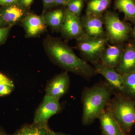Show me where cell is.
Here are the masks:
<instances>
[{
	"label": "cell",
	"instance_id": "obj_1",
	"mask_svg": "<svg viewBox=\"0 0 135 135\" xmlns=\"http://www.w3.org/2000/svg\"><path fill=\"white\" fill-rule=\"evenodd\" d=\"M43 45L51 60L66 71L87 78L97 74L94 67L76 56L66 41L48 35L44 40Z\"/></svg>",
	"mask_w": 135,
	"mask_h": 135
},
{
	"label": "cell",
	"instance_id": "obj_2",
	"mask_svg": "<svg viewBox=\"0 0 135 135\" xmlns=\"http://www.w3.org/2000/svg\"><path fill=\"white\" fill-rule=\"evenodd\" d=\"M112 94V88L105 84H98L87 89L82 97V122L89 125L98 119L106 108Z\"/></svg>",
	"mask_w": 135,
	"mask_h": 135
},
{
	"label": "cell",
	"instance_id": "obj_3",
	"mask_svg": "<svg viewBox=\"0 0 135 135\" xmlns=\"http://www.w3.org/2000/svg\"><path fill=\"white\" fill-rule=\"evenodd\" d=\"M107 107L124 132H129L135 124V100L118 95Z\"/></svg>",
	"mask_w": 135,
	"mask_h": 135
},
{
	"label": "cell",
	"instance_id": "obj_4",
	"mask_svg": "<svg viewBox=\"0 0 135 135\" xmlns=\"http://www.w3.org/2000/svg\"><path fill=\"white\" fill-rule=\"evenodd\" d=\"M103 17L108 42L114 44L129 40L133 28L131 24L121 20L117 13L111 11H106Z\"/></svg>",
	"mask_w": 135,
	"mask_h": 135
},
{
	"label": "cell",
	"instance_id": "obj_5",
	"mask_svg": "<svg viewBox=\"0 0 135 135\" xmlns=\"http://www.w3.org/2000/svg\"><path fill=\"white\" fill-rule=\"evenodd\" d=\"M109 42L106 38L89 36L86 33L76 40V48L86 61L94 64L100 62L103 51Z\"/></svg>",
	"mask_w": 135,
	"mask_h": 135
},
{
	"label": "cell",
	"instance_id": "obj_6",
	"mask_svg": "<svg viewBox=\"0 0 135 135\" xmlns=\"http://www.w3.org/2000/svg\"><path fill=\"white\" fill-rule=\"evenodd\" d=\"M60 32L66 40H73L80 38L85 34L80 18L66 8L65 16Z\"/></svg>",
	"mask_w": 135,
	"mask_h": 135
},
{
	"label": "cell",
	"instance_id": "obj_7",
	"mask_svg": "<svg viewBox=\"0 0 135 135\" xmlns=\"http://www.w3.org/2000/svg\"><path fill=\"white\" fill-rule=\"evenodd\" d=\"M59 100V98L46 95L36 110L33 123H47L49 119L61 109Z\"/></svg>",
	"mask_w": 135,
	"mask_h": 135
},
{
	"label": "cell",
	"instance_id": "obj_8",
	"mask_svg": "<svg viewBox=\"0 0 135 135\" xmlns=\"http://www.w3.org/2000/svg\"><path fill=\"white\" fill-rule=\"evenodd\" d=\"M27 9L18 2L0 7V15L7 26L12 27L22 23L29 13Z\"/></svg>",
	"mask_w": 135,
	"mask_h": 135
},
{
	"label": "cell",
	"instance_id": "obj_9",
	"mask_svg": "<svg viewBox=\"0 0 135 135\" xmlns=\"http://www.w3.org/2000/svg\"><path fill=\"white\" fill-rule=\"evenodd\" d=\"M93 65L97 74L103 75L112 88L123 93L124 83L122 75L118 72L116 68L104 65L101 62Z\"/></svg>",
	"mask_w": 135,
	"mask_h": 135
},
{
	"label": "cell",
	"instance_id": "obj_10",
	"mask_svg": "<svg viewBox=\"0 0 135 135\" xmlns=\"http://www.w3.org/2000/svg\"><path fill=\"white\" fill-rule=\"evenodd\" d=\"M26 38H33L40 36L47 31L46 23L42 15L38 16L29 13L22 23Z\"/></svg>",
	"mask_w": 135,
	"mask_h": 135
},
{
	"label": "cell",
	"instance_id": "obj_11",
	"mask_svg": "<svg viewBox=\"0 0 135 135\" xmlns=\"http://www.w3.org/2000/svg\"><path fill=\"white\" fill-rule=\"evenodd\" d=\"M80 19L87 35L93 37L107 39L105 31L103 28V16L86 14L81 17Z\"/></svg>",
	"mask_w": 135,
	"mask_h": 135
},
{
	"label": "cell",
	"instance_id": "obj_12",
	"mask_svg": "<svg viewBox=\"0 0 135 135\" xmlns=\"http://www.w3.org/2000/svg\"><path fill=\"white\" fill-rule=\"evenodd\" d=\"M116 70L122 75L135 71V41L133 39L125 43L120 64Z\"/></svg>",
	"mask_w": 135,
	"mask_h": 135
},
{
	"label": "cell",
	"instance_id": "obj_13",
	"mask_svg": "<svg viewBox=\"0 0 135 135\" xmlns=\"http://www.w3.org/2000/svg\"><path fill=\"white\" fill-rule=\"evenodd\" d=\"M125 43L108 44L101 55L100 62L102 64L116 69L120 64Z\"/></svg>",
	"mask_w": 135,
	"mask_h": 135
},
{
	"label": "cell",
	"instance_id": "obj_14",
	"mask_svg": "<svg viewBox=\"0 0 135 135\" xmlns=\"http://www.w3.org/2000/svg\"><path fill=\"white\" fill-rule=\"evenodd\" d=\"M70 83L67 71L61 73L49 83L46 88V95L60 99L67 92Z\"/></svg>",
	"mask_w": 135,
	"mask_h": 135
},
{
	"label": "cell",
	"instance_id": "obj_15",
	"mask_svg": "<svg viewBox=\"0 0 135 135\" xmlns=\"http://www.w3.org/2000/svg\"><path fill=\"white\" fill-rule=\"evenodd\" d=\"M103 135H126L106 106L99 118Z\"/></svg>",
	"mask_w": 135,
	"mask_h": 135
},
{
	"label": "cell",
	"instance_id": "obj_16",
	"mask_svg": "<svg viewBox=\"0 0 135 135\" xmlns=\"http://www.w3.org/2000/svg\"><path fill=\"white\" fill-rule=\"evenodd\" d=\"M66 8L62 7L44 12L42 15L46 25L55 31L60 32L65 16Z\"/></svg>",
	"mask_w": 135,
	"mask_h": 135
},
{
	"label": "cell",
	"instance_id": "obj_17",
	"mask_svg": "<svg viewBox=\"0 0 135 135\" xmlns=\"http://www.w3.org/2000/svg\"><path fill=\"white\" fill-rule=\"evenodd\" d=\"M48 123H33L26 125L11 135H55Z\"/></svg>",
	"mask_w": 135,
	"mask_h": 135
},
{
	"label": "cell",
	"instance_id": "obj_18",
	"mask_svg": "<svg viewBox=\"0 0 135 135\" xmlns=\"http://www.w3.org/2000/svg\"><path fill=\"white\" fill-rule=\"evenodd\" d=\"M114 8L123 13V21L135 25V0H114Z\"/></svg>",
	"mask_w": 135,
	"mask_h": 135
},
{
	"label": "cell",
	"instance_id": "obj_19",
	"mask_svg": "<svg viewBox=\"0 0 135 135\" xmlns=\"http://www.w3.org/2000/svg\"><path fill=\"white\" fill-rule=\"evenodd\" d=\"M113 0H89L86 14L102 17Z\"/></svg>",
	"mask_w": 135,
	"mask_h": 135
},
{
	"label": "cell",
	"instance_id": "obj_20",
	"mask_svg": "<svg viewBox=\"0 0 135 135\" xmlns=\"http://www.w3.org/2000/svg\"><path fill=\"white\" fill-rule=\"evenodd\" d=\"M122 77L124 83L123 94L129 98H135V71L123 75Z\"/></svg>",
	"mask_w": 135,
	"mask_h": 135
},
{
	"label": "cell",
	"instance_id": "obj_21",
	"mask_svg": "<svg viewBox=\"0 0 135 135\" xmlns=\"http://www.w3.org/2000/svg\"><path fill=\"white\" fill-rule=\"evenodd\" d=\"M85 1V0H69L66 5V8L72 14L80 18Z\"/></svg>",
	"mask_w": 135,
	"mask_h": 135
},
{
	"label": "cell",
	"instance_id": "obj_22",
	"mask_svg": "<svg viewBox=\"0 0 135 135\" xmlns=\"http://www.w3.org/2000/svg\"><path fill=\"white\" fill-rule=\"evenodd\" d=\"M15 85L2 84H0V97L9 95L13 91Z\"/></svg>",
	"mask_w": 135,
	"mask_h": 135
},
{
	"label": "cell",
	"instance_id": "obj_23",
	"mask_svg": "<svg viewBox=\"0 0 135 135\" xmlns=\"http://www.w3.org/2000/svg\"><path fill=\"white\" fill-rule=\"evenodd\" d=\"M12 26H8L0 27V44L5 42L7 38L11 29Z\"/></svg>",
	"mask_w": 135,
	"mask_h": 135
},
{
	"label": "cell",
	"instance_id": "obj_24",
	"mask_svg": "<svg viewBox=\"0 0 135 135\" xmlns=\"http://www.w3.org/2000/svg\"><path fill=\"white\" fill-rule=\"evenodd\" d=\"M43 3L44 12L55 7L56 6L55 0H42Z\"/></svg>",
	"mask_w": 135,
	"mask_h": 135
},
{
	"label": "cell",
	"instance_id": "obj_25",
	"mask_svg": "<svg viewBox=\"0 0 135 135\" xmlns=\"http://www.w3.org/2000/svg\"><path fill=\"white\" fill-rule=\"evenodd\" d=\"M8 84L11 85H14L12 80H11L6 75L0 72V84Z\"/></svg>",
	"mask_w": 135,
	"mask_h": 135
},
{
	"label": "cell",
	"instance_id": "obj_26",
	"mask_svg": "<svg viewBox=\"0 0 135 135\" xmlns=\"http://www.w3.org/2000/svg\"><path fill=\"white\" fill-rule=\"evenodd\" d=\"M20 0H0V7L19 2Z\"/></svg>",
	"mask_w": 135,
	"mask_h": 135
},
{
	"label": "cell",
	"instance_id": "obj_27",
	"mask_svg": "<svg viewBox=\"0 0 135 135\" xmlns=\"http://www.w3.org/2000/svg\"><path fill=\"white\" fill-rule=\"evenodd\" d=\"M34 0H20V4L25 8H29Z\"/></svg>",
	"mask_w": 135,
	"mask_h": 135
},
{
	"label": "cell",
	"instance_id": "obj_28",
	"mask_svg": "<svg viewBox=\"0 0 135 135\" xmlns=\"http://www.w3.org/2000/svg\"><path fill=\"white\" fill-rule=\"evenodd\" d=\"M56 6H59L62 7H66L67 3L69 0H55Z\"/></svg>",
	"mask_w": 135,
	"mask_h": 135
},
{
	"label": "cell",
	"instance_id": "obj_29",
	"mask_svg": "<svg viewBox=\"0 0 135 135\" xmlns=\"http://www.w3.org/2000/svg\"><path fill=\"white\" fill-rule=\"evenodd\" d=\"M130 36L132 38L133 40L135 41V25H134V27H133L132 28L130 33Z\"/></svg>",
	"mask_w": 135,
	"mask_h": 135
},
{
	"label": "cell",
	"instance_id": "obj_30",
	"mask_svg": "<svg viewBox=\"0 0 135 135\" xmlns=\"http://www.w3.org/2000/svg\"><path fill=\"white\" fill-rule=\"evenodd\" d=\"M8 26L5 24L2 18L1 17L0 15V27H5Z\"/></svg>",
	"mask_w": 135,
	"mask_h": 135
},
{
	"label": "cell",
	"instance_id": "obj_31",
	"mask_svg": "<svg viewBox=\"0 0 135 135\" xmlns=\"http://www.w3.org/2000/svg\"><path fill=\"white\" fill-rule=\"evenodd\" d=\"M0 135H9L5 132L1 128H0Z\"/></svg>",
	"mask_w": 135,
	"mask_h": 135
},
{
	"label": "cell",
	"instance_id": "obj_32",
	"mask_svg": "<svg viewBox=\"0 0 135 135\" xmlns=\"http://www.w3.org/2000/svg\"><path fill=\"white\" fill-rule=\"evenodd\" d=\"M55 135H67L65 134H62L61 133H56Z\"/></svg>",
	"mask_w": 135,
	"mask_h": 135
}]
</instances>
